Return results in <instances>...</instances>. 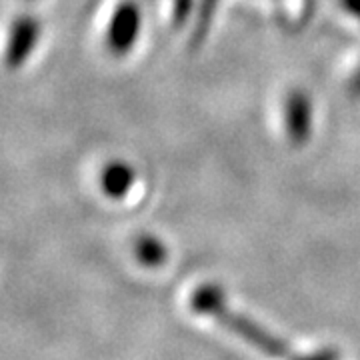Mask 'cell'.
<instances>
[{"label": "cell", "instance_id": "10", "mask_svg": "<svg viewBox=\"0 0 360 360\" xmlns=\"http://www.w3.org/2000/svg\"><path fill=\"white\" fill-rule=\"evenodd\" d=\"M342 11H347L350 16H354L360 22V0H338Z\"/></svg>", "mask_w": 360, "mask_h": 360}, {"label": "cell", "instance_id": "5", "mask_svg": "<svg viewBox=\"0 0 360 360\" xmlns=\"http://www.w3.org/2000/svg\"><path fill=\"white\" fill-rule=\"evenodd\" d=\"M136 172L124 160H110L108 165H104L101 170V191H103L108 198H122L127 196L129 191L134 184Z\"/></svg>", "mask_w": 360, "mask_h": 360}, {"label": "cell", "instance_id": "12", "mask_svg": "<svg viewBox=\"0 0 360 360\" xmlns=\"http://www.w3.org/2000/svg\"><path fill=\"white\" fill-rule=\"evenodd\" d=\"M350 92L354 96H360V66L356 68V72L352 75V78H350Z\"/></svg>", "mask_w": 360, "mask_h": 360}, {"label": "cell", "instance_id": "11", "mask_svg": "<svg viewBox=\"0 0 360 360\" xmlns=\"http://www.w3.org/2000/svg\"><path fill=\"white\" fill-rule=\"evenodd\" d=\"M300 360H338V356H336V352H333V350H322V352L310 354V356H307V359H300Z\"/></svg>", "mask_w": 360, "mask_h": 360}, {"label": "cell", "instance_id": "8", "mask_svg": "<svg viewBox=\"0 0 360 360\" xmlns=\"http://www.w3.org/2000/svg\"><path fill=\"white\" fill-rule=\"evenodd\" d=\"M220 302H224V292L214 284H205V286L196 288L191 298V304L198 314H210L212 309Z\"/></svg>", "mask_w": 360, "mask_h": 360}, {"label": "cell", "instance_id": "7", "mask_svg": "<svg viewBox=\"0 0 360 360\" xmlns=\"http://www.w3.org/2000/svg\"><path fill=\"white\" fill-rule=\"evenodd\" d=\"M217 6H219V0H200L198 2V16H196V25H194L193 46H200L205 42L206 34L210 32Z\"/></svg>", "mask_w": 360, "mask_h": 360}, {"label": "cell", "instance_id": "1", "mask_svg": "<svg viewBox=\"0 0 360 360\" xmlns=\"http://www.w3.org/2000/svg\"><path fill=\"white\" fill-rule=\"evenodd\" d=\"M208 316H214L217 321H220L231 333L236 336H240L243 340L250 342L252 347L258 348L260 352L269 354L272 359H288L290 356V350L286 347V342L278 340L276 336H272L266 333L262 326H258L257 322H252L246 316H240L236 312L226 309V302H220L217 304L212 312Z\"/></svg>", "mask_w": 360, "mask_h": 360}, {"label": "cell", "instance_id": "9", "mask_svg": "<svg viewBox=\"0 0 360 360\" xmlns=\"http://www.w3.org/2000/svg\"><path fill=\"white\" fill-rule=\"evenodd\" d=\"M172 22L174 26H182L194 11V0H174L172 4Z\"/></svg>", "mask_w": 360, "mask_h": 360}, {"label": "cell", "instance_id": "6", "mask_svg": "<svg viewBox=\"0 0 360 360\" xmlns=\"http://www.w3.org/2000/svg\"><path fill=\"white\" fill-rule=\"evenodd\" d=\"M134 255H136V258L141 260L144 266H148V269L162 266L168 257L167 246L162 245L156 236H148V234H144V236H141V238L136 240V245H134Z\"/></svg>", "mask_w": 360, "mask_h": 360}, {"label": "cell", "instance_id": "3", "mask_svg": "<svg viewBox=\"0 0 360 360\" xmlns=\"http://www.w3.org/2000/svg\"><path fill=\"white\" fill-rule=\"evenodd\" d=\"M42 34V25L32 14L18 16L11 26L6 49H4V65L8 68H20L30 58L32 51L39 44Z\"/></svg>", "mask_w": 360, "mask_h": 360}, {"label": "cell", "instance_id": "2", "mask_svg": "<svg viewBox=\"0 0 360 360\" xmlns=\"http://www.w3.org/2000/svg\"><path fill=\"white\" fill-rule=\"evenodd\" d=\"M142 30V13L136 2L122 0L110 16L106 30V46L115 56L129 54Z\"/></svg>", "mask_w": 360, "mask_h": 360}, {"label": "cell", "instance_id": "4", "mask_svg": "<svg viewBox=\"0 0 360 360\" xmlns=\"http://www.w3.org/2000/svg\"><path fill=\"white\" fill-rule=\"evenodd\" d=\"M312 116H314V108L309 94L300 89L290 90L284 101V127L288 141L295 146H302L310 141Z\"/></svg>", "mask_w": 360, "mask_h": 360}]
</instances>
